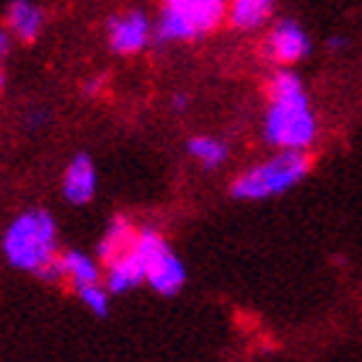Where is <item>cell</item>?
Wrapping results in <instances>:
<instances>
[{"label":"cell","instance_id":"obj_18","mask_svg":"<svg viewBox=\"0 0 362 362\" xmlns=\"http://www.w3.org/2000/svg\"><path fill=\"white\" fill-rule=\"evenodd\" d=\"M45 122H47V112H45V109H42V112L37 109V112L29 114V124H31V127H39V124H45Z\"/></svg>","mask_w":362,"mask_h":362},{"label":"cell","instance_id":"obj_3","mask_svg":"<svg viewBox=\"0 0 362 362\" xmlns=\"http://www.w3.org/2000/svg\"><path fill=\"white\" fill-rule=\"evenodd\" d=\"M310 171L308 151H274L264 160L243 168L230 184V197L241 202H262L295 189Z\"/></svg>","mask_w":362,"mask_h":362},{"label":"cell","instance_id":"obj_6","mask_svg":"<svg viewBox=\"0 0 362 362\" xmlns=\"http://www.w3.org/2000/svg\"><path fill=\"white\" fill-rule=\"evenodd\" d=\"M262 47H264V57L277 68H293L305 60L313 49L308 31L295 18H277L267 31Z\"/></svg>","mask_w":362,"mask_h":362},{"label":"cell","instance_id":"obj_13","mask_svg":"<svg viewBox=\"0 0 362 362\" xmlns=\"http://www.w3.org/2000/svg\"><path fill=\"white\" fill-rule=\"evenodd\" d=\"M187 153L199 163L202 168L212 171V168H220L230 156V148H228L226 140L212 135H194L187 143Z\"/></svg>","mask_w":362,"mask_h":362},{"label":"cell","instance_id":"obj_9","mask_svg":"<svg viewBox=\"0 0 362 362\" xmlns=\"http://www.w3.org/2000/svg\"><path fill=\"white\" fill-rule=\"evenodd\" d=\"M98 176L88 153H78L62 174V197L70 204H88L96 197Z\"/></svg>","mask_w":362,"mask_h":362},{"label":"cell","instance_id":"obj_14","mask_svg":"<svg viewBox=\"0 0 362 362\" xmlns=\"http://www.w3.org/2000/svg\"><path fill=\"white\" fill-rule=\"evenodd\" d=\"M135 230H137V228L129 226V220H124V218L112 220V223H109V228L104 230V235H101L98 246H96L98 262H101V264H106V262H112L114 257H119L122 251L132 243V238H135Z\"/></svg>","mask_w":362,"mask_h":362},{"label":"cell","instance_id":"obj_17","mask_svg":"<svg viewBox=\"0 0 362 362\" xmlns=\"http://www.w3.org/2000/svg\"><path fill=\"white\" fill-rule=\"evenodd\" d=\"M8 47H11V34L8 29H0V60L8 54Z\"/></svg>","mask_w":362,"mask_h":362},{"label":"cell","instance_id":"obj_5","mask_svg":"<svg viewBox=\"0 0 362 362\" xmlns=\"http://www.w3.org/2000/svg\"><path fill=\"white\" fill-rule=\"evenodd\" d=\"M135 249L145 262V282L158 295H176L187 282V267L156 228H137Z\"/></svg>","mask_w":362,"mask_h":362},{"label":"cell","instance_id":"obj_10","mask_svg":"<svg viewBox=\"0 0 362 362\" xmlns=\"http://www.w3.org/2000/svg\"><path fill=\"white\" fill-rule=\"evenodd\" d=\"M6 29L13 39L31 45L45 29V11L34 0H11L6 11Z\"/></svg>","mask_w":362,"mask_h":362},{"label":"cell","instance_id":"obj_11","mask_svg":"<svg viewBox=\"0 0 362 362\" xmlns=\"http://www.w3.org/2000/svg\"><path fill=\"white\" fill-rule=\"evenodd\" d=\"M57 262H60V269H62V282H70L76 290L104 279V269H101L98 257H90L86 251L68 249L57 257Z\"/></svg>","mask_w":362,"mask_h":362},{"label":"cell","instance_id":"obj_2","mask_svg":"<svg viewBox=\"0 0 362 362\" xmlns=\"http://www.w3.org/2000/svg\"><path fill=\"white\" fill-rule=\"evenodd\" d=\"M3 254L8 264L29 274H39L60 257L57 251V223L47 210L34 207L11 220L3 233Z\"/></svg>","mask_w":362,"mask_h":362},{"label":"cell","instance_id":"obj_19","mask_svg":"<svg viewBox=\"0 0 362 362\" xmlns=\"http://www.w3.org/2000/svg\"><path fill=\"white\" fill-rule=\"evenodd\" d=\"M171 106H174L176 112H184V109L189 106V98H187V96H181V93H176L174 101H171Z\"/></svg>","mask_w":362,"mask_h":362},{"label":"cell","instance_id":"obj_22","mask_svg":"<svg viewBox=\"0 0 362 362\" xmlns=\"http://www.w3.org/2000/svg\"><path fill=\"white\" fill-rule=\"evenodd\" d=\"M163 3H171V0H163Z\"/></svg>","mask_w":362,"mask_h":362},{"label":"cell","instance_id":"obj_7","mask_svg":"<svg viewBox=\"0 0 362 362\" xmlns=\"http://www.w3.org/2000/svg\"><path fill=\"white\" fill-rule=\"evenodd\" d=\"M153 39H156V23L148 18V13L135 11V8L112 16L106 23V42L112 47V52L122 57L143 52Z\"/></svg>","mask_w":362,"mask_h":362},{"label":"cell","instance_id":"obj_20","mask_svg":"<svg viewBox=\"0 0 362 362\" xmlns=\"http://www.w3.org/2000/svg\"><path fill=\"white\" fill-rule=\"evenodd\" d=\"M344 45H347V42H344L341 37H332V39H329V47H332V49H341Z\"/></svg>","mask_w":362,"mask_h":362},{"label":"cell","instance_id":"obj_4","mask_svg":"<svg viewBox=\"0 0 362 362\" xmlns=\"http://www.w3.org/2000/svg\"><path fill=\"white\" fill-rule=\"evenodd\" d=\"M228 6H230V0H171V3H163V11L156 21V39L163 45L194 42L228 21Z\"/></svg>","mask_w":362,"mask_h":362},{"label":"cell","instance_id":"obj_1","mask_svg":"<svg viewBox=\"0 0 362 362\" xmlns=\"http://www.w3.org/2000/svg\"><path fill=\"white\" fill-rule=\"evenodd\" d=\"M264 143L274 151H310L318 137V117L308 90L293 68H277L267 81V109L262 119Z\"/></svg>","mask_w":362,"mask_h":362},{"label":"cell","instance_id":"obj_15","mask_svg":"<svg viewBox=\"0 0 362 362\" xmlns=\"http://www.w3.org/2000/svg\"><path fill=\"white\" fill-rule=\"evenodd\" d=\"M78 298H81V303H83L93 316H106V313H109L112 293H109V287L104 285V279H101V282H93V285L81 287V290H78Z\"/></svg>","mask_w":362,"mask_h":362},{"label":"cell","instance_id":"obj_12","mask_svg":"<svg viewBox=\"0 0 362 362\" xmlns=\"http://www.w3.org/2000/svg\"><path fill=\"white\" fill-rule=\"evenodd\" d=\"M274 0H230L228 23L235 31H257L272 18Z\"/></svg>","mask_w":362,"mask_h":362},{"label":"cell","instance_id":"obj_21","mask_svg":"<svg viewBox=\"0 0 362 362\" xmlns=\"http://www.w3.org/2000/svg\"><path fill=\"white\" fill-rule=\"evenodd\" d=\"M3 81H6V78H3V68H0V88H3Z\"/></svg>","mask_w":362,"mask_h":362},{"label":"cell","instance_id":"obj_16","mask_svg":"<svg viewBox=\"0 0 362 362\" xmlns=\"http://www.w3.org/2000/svg\"><path fill=\"white\" fill-rule=\"evenodd\" d=\"M101 86H104V81H101V78H90V81H86V83H83V93H86V96H96L98 90H101Z\"/></svg>","mask_w":362,"mask_h":362},{"label":"cell","instance_id":"obj_8","mask_svg":"<svg viewBox=\"0 0 362 362\" xmlns=\"http://www.w3.org/2000/svg\"><path fill=\"white\" fill-rule=\"evenodd\" d=\"M135 241V238H132ZM145 282V262L140 257V251L135 249V243H129L127 249L122 251L119 257H114L112 262H106L104 267V285L109 287L112 295L129 293Z\"/></svg>","mask_w":362,"mask_h":362}]
</instances>
